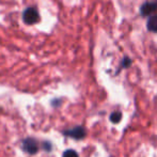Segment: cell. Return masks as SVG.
Masks as SVG:
<instances>
[{
	"instance_id": "obj_6",
	"label": "cell",
	"mask_w": 157,
	"mask_h": 157,
	"mask_svg": "<svg viewBox=\"0 0 157 157\" xmlns=\"http://www.w3.org/2000/svg\"><path fill=\"white\" fill-rule=\"evenodd\" d=\"M121 119H122V113H121L120 111L112 112V113L110 114V121H111L112 123H114V124L120 122Z\"/></svg>"
},
{
	"instance_id": "obj_4",
	"label": "cell",
	"mask_w": 157,
	"mask_h": 157,
	"mask_svg": "<svg viewBox=\"0 0 157 157\" xmlns=\"http://www.w3.org/2000/svg\"><path fill=\"white\" fill-rule=\"evenodd\" d=\"M157 11V2H145L141 6L140 12L143 16H149Z\"/></svg>"
},
{
	"instance_id": "obj_5",
	"label": "cell",
	"mask_w": 157,
	"mask_h": 157,
	"mask_svg": "<svg viewBox=\"0 0 157 157\" xmlns=\"http://www.w3.org/2000/svg\"><path fill=\"white\" fill-rule=\"evenodd\" d=\"M147 30L151 32H157V14L151 16L147 19Z\"/></svg>"
},
{
	"instance_id": "obj_3",
	"label": "cell",
	"mask_w": 157,
	"mask_h": 157,
	"mask_svg": "<svg viewBox=\"0 0 157 157\" xmlns=\"http://www.w3.org/2000/svg\"><path fill=\"white\" fill-rule=\"evenodd\" d=\"M23 147L27 153L29 154H35L39 151V144L36 140L32 138H27L23 141Z\"/></svg>"
},
{
	"instance_id": "obj_8",
	"label": "cell",
	"mask_w": 157,
	"mask_h": 157,
	"mask_svg": "<svg viewBox=\"0 0 157 157\" xmlns=\"http://www.w3.org/2000/svg\"><path fill=\"white\" fill-rule=\"evenodd\" d=\"M132 64V60H130L129 58H127V57H125L124 59H123V61H122V67L124 68V67H128V66Z\"/></svg>"
},
{
	"instance_id": "obj_7",
	"label": "cell",
	"mask_w": 157,
	"mask_h": 157,
	"mask_svg": "<svg viewBox=\"0 0 157 157\" xmlns=\"http://www.w3.org/2000/svg\"><path fill=\"white\" fill-rule=\"evenodd\" d=\"M62 157H79V156L77 154V152L74 151V150H66L63 153Z\"/></svg>"
},
{
	"instance_id": "obj_2",
	"label": "cell",
	"mask_w": 157,
	"mask_h": 157,
	"mask_svg": "<svg viewBox=\"0 0 157 157\" xmlns=\"http://www.w3.org/2000/svg\"><path fill=\"white\" fill-rule=\"evenodd\" d=\"M64 135L79 140V139H82L83 137L86 136V129L82 127V126H76V127H74V128H71V129L65 130V132H64Z\"/></svg>"
},
{
	"instance_id": "obj_1",
	"label": "cell",
	"mask_w": 157,
	"mask_h": 157,
	"mask_svg": "<svg viewBox=\"0 0 157 157\" xmlns=\"http://www.w3.org/2000/svg\"><path fill=\"white\" fill-rule=\"evenodd\" d=\"M24 21L27 25H33L40 21V14L35 8H28L24 12Z\"/></svg>"
}]
</instances>
